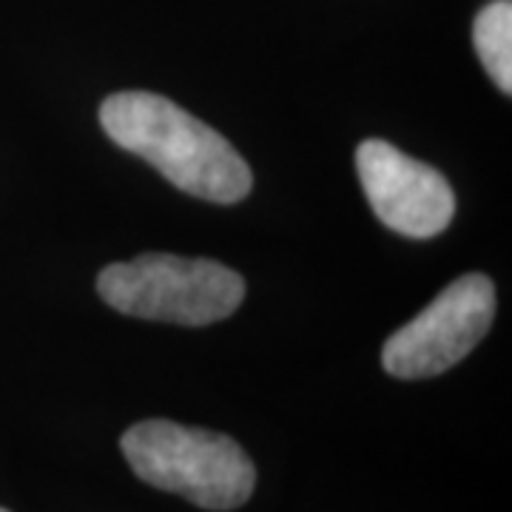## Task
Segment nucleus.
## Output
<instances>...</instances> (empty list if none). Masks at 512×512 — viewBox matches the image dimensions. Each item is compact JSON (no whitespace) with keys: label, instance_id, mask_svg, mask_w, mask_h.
Masks as SVG:
<instances>
[{"label":"nucleus","instance_id":"nucleus-5","mask_svg":"<svg viewBox=\"0 0 512 512\" xmlns=\"http://www.w3.org/2000/svg\"><path fill=\"white\" fill-rule=\"evenodd\" d=\"M356 171L370 208L396 234L430 239L456 214V194L444 174L384 140H365L356 148Z\"/></svg>","mask_w":512,"mask_h":512},{"label":"nucleus","instance_id":"nucleus-3","mask_svg":"<svg viewBox=\"0 0 512 512\" xmlns=\"http://www.w3.org/2000/svg\"><path fill=\"white\" fill-rule=\"evenodd\" d=\"M97 293L126 316L202 328L237 311L245 299V279L214 259L143 254L103 268Z\"/></svg>","mask_w":512,"mask_h":512},{"label":"nucleus","instance_id":"nucleus-7","mask_svg":"<svg viewBox=\"0 0 512 512\" xmlns=\"http://www.w3.org/2000/svg\"><path fill=\"white\" fill-rule=\"evenodd\" d=\"M0 512H9V510H3V507H0Z\"/></svg>","mask_w":512,"mask_h":512},{"label":"nucleus","instance_id":"nucleus-6","mask_svg":"<svg viewBox=\"0 0 512 512\" xmlns=\"http://www.w3.org/2000/svg\"><path fill=\"white\" fill-rule=\"evenodd\" d=\"M476 52L490 72L495 86L504 94L512 92V3L493 0L478 12L473 23Z\"/></svg>","mask_w":512,"mask_h":512},{"label":"nucleus","instance_id":"nucleus-2","mask_svg":"<svg viewBox=\"0 0 512 512\" xmlns=\"http://www.w3.org/2000/svg\"><path fill=\"white\" fill-rule=\"evenodd\" d=\"M120 447L134 476L202 510H237L256 487L254 461L214 430L151 419L128 427Z\"/></svg>","mask_w":512,"mask_h":512},{"label":"nucleus","instance_id":"nucleus-4","mask_svg":"<svg viewBox=\"0 0 512 512\" xmlns=\"http://www.w3.org/2000/svg\"><path fill=\"white\" fill-rule=\"evenodd\" d=\"M493 319L495 288L490 276H461L384 342V370L396 379L439 376L476 348Z\"/></svg>","mask_w":512,"mask_h":512},{"label":"nucleus","instance_id":"nucleus-1","mask_svg":"<svg viewBox=\"0 0 512 512\" xmlns=\"http://www.w3.org/2000/svg\"><path fill=\"white\" fill-rule=\"evenodd\" d=\"M100 126L191 197L228 205L251 194L254 174L237 148L163 94H111L100 106Z\"/></svg>","mask_w":512,"mask_h":512}]
</instances>
